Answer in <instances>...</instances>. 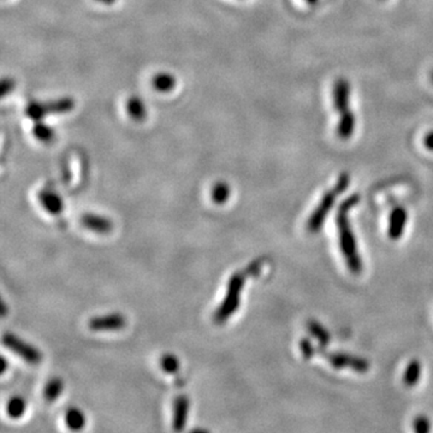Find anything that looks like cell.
I'll return each mask as SVG.
<instances>
[{"label":"cell","mask_w":433,"mask_h":433,"mask_svg":"<svg viewBox=\"0 0 433 433\" xmlns=\"http://www.w3.org/2000/svg\"><path fill=\"white\" fill-rule=\"evenodd\" d=\"M360 202L359 194H353L340 204L336 214V225L338 229V239L342 256L353 275H360L362 272V260L359 254L355 235L353 232L349 213L353 207Z\"/></svg>","instance_id":"1"},{"label":"cell","mask_w":433,"mask_h":433,"mask_svg":"<svg viewBox=\"0 0 433 433\" xmlns=\"http://www.w3.org/2000/svg\"><path fill=\"white\" fill-rule=\"evenodd\" d=\"M265 259H256V261L249 264L246 268L239 271L229 279L226 286V294L221 305L218 306L216 312L213 314V320L216 324H224L230 318L236 313L241 303V294L244 291V283L248 277L259 275L263 268Z\"/></svg>","instance_id":"2"},{"label":"cell","mask_w":433,"mask_h":433,"mask_svg":"<svg viewBox=\"0 0 433 433\" xmlns=\"http://www.w3.org/2000/svg\"><path fill=\"white\" fill-rule=\"evenodd\" d=\"M349 184H350V176L347 172H343L340 174L333 189H330L323 195L319 205L314 209L313 213L311 214L308 221H307V230L311 234H317L323 228L325 219H326V216H329L330 211L333 209L337 197L348 189Z\"/></svg>","instance_id":"3"},{"label":"cell","mask_w":433,"mask_h":433,"mask_svg":"<svg viewBox=\"0 0 433 433\" xmlns=\"http://www.w3.org/2000/svg\"><path fill=\"white\" fill-rule=\"evenodd\" d=\"M3 343L6 348L10 349L16 355L20 356L26 362L31 365H38L43 360V354L34 345H29L26 340H21L20 337L12 333H5L3 336Z\"/></svg>","instance_id":"4"},{"label":"cell","mask_w":433,"mask_h":433,"mask_svg":"<svg viewBox=\"0 0 433 433\" xmlns=\"http://www.w3.org/2000/svg\"><path fill=\"white\" fill-rule=\"evenodd\" d=\"M325 359L336 370H352L358 373H366L370 371V362L367 360L359 356L349 355L345 353L321 352Z\"/></svg>","instance_id":"5"},{"label":"cell","mask_w":433,"mask_h":433,"mask_svg":"<svg viewBox=\"0 0 433 433\" xmlns=\"http://www.w3.org/2000/svg\"><path fill=\"white\" fill-rule=\"evenodd\" d=\"M127 325V319L123 314L110 313L101 317H94L89 320V329L95 333H111L124 329Z\"/></svg>","instance_id":"6"},{"label":"cell","mask_w":433,"mask_h":433,"mask_svg":"<svg viewBox=\"0 0 433 433\" xmlns=\"http://www.w3.org/2000/svg\"><path fill=\"white\" fill-rule=\"evenodd\" d=\"M350 93H352V88H350V83L347 80L338 78L335 82L333 89V108L340 115L350 110L349 108V106H350Z\"/></svg>","instance_id":"7"},{"label":"cell","mask_w":433,"mask_h":433,"mask_svg":"<svg viewBox=\"0 0 433 433\" xmlns=\"http://www.w3.org/2000/svg\"><path fill=\"white\" fill-rule=\"evenodd\" d=\"M407 221H408V213L405 207L397 206L392 209L389 218V228H387V235L391 240H399L400 237L402 236Z\"/></svg>","instance_id":"8"},{"label":"cell","mask_w":433,"mask_h":433,"mask_svg":"<svg viewBox=\"0 0 433 433\" xmlns=\"http://www.w3.org/2000/svg\"><path fill=\"white\" fill-rule=\"evenodd\" d=\"M81 224L90 231L97 232L101 235L113 231V223L111 219H108L104 216H99V214H93V213L83 214L81 216Z\"/></svg>","instance_id":"9"},{"label":"cell","mask_w":433,"mask_h":433,"mask_svg":"<svg viewBox=\"0 0 433 433\" xmlns=\"http://www.w3.org/2000/svg\"><path fill=\"white\" fill-rule=\"evenodd\" d=\"M189 399L182 395L178 396L174 402V417H172V427L174 431H183L187 425L189 415Z\"/></svg>","instance_id":"10"},{"label":"cell","mask_w":433,"mask_h":433,"mask_svg":"<svg viewBox=\"0 0 433 433\" xmlns=\"http://www.w3.org/2000/svg\"><path fill=\"white\" fill-rule=\"evenodd\" d=\"M39 202L45 211L52 216H58L64 209L62 197L53 190H41L39 193Z\"/></svg>","instance_id":"11"},{"label":"cell","mask_w":433,"mask_h":433,"mask_svg":"<svg viewBox=\"0 0 433 433\" xmlns=\"http://www.w3.org/2000/svg\"><path fill=\"white\" fill-rule=\"evenodd\" d=\"M355 125L356 118L350 110L340 113V120L337 124V136L340 140L350 139L354 132H355Z\"/></svg>","instance_id":"12"},{"label":"cell","mask_w":433,"mask_h":433,"mask_svg":"<svg viewBox=\"0 0 433 433\" xmlns=\"http://www.w3.org/2000/svg\"><path fill=\"white\" fill-rule=\"evenodd\" d=\"M45 110L48 115H64L69 113L75 108V100L73 98L63 97L54 100L45 101Z\"/></svg>","instance_id":"13"},{"label":"cell","mask_w":433,"mask_h":433,"mask_svg":"<svg viewBox=\"0 0 433 433\" xmlns=\"http://www.w3.org/2000/svg\"><path fill=\"white\" fill-rule=\"evenodd\" d=\"M152 87L160 93H169L176 87V78L170 73H159L152 78Z\"/></svg>","instance_id":"14"},{"label":"cell","mask_w":433,"mask_h":433,"mask_svg":"<svg viewBox=\"0 0 433 433\" xmlns=\"http://www.w3.org/2000/svg\"><path fill=\"white\" fill-rule=\"evenodd\" d=\"M422 377V364L418 360H412L409 364L407 365L405 373H403V383L408 387H413L418 384Z\"/></svg>","instance_id":"15"},{"label":"cell","mask_w":433,"mask_h":433,"mask_svg":"<svg viewBox=\"0 0 433 433\" xmlns=\"http://www.w3.org/2000/svg\"><path fill=\"white\" fill-rule=\"evenodd\" d=\"M307 330L310 331L311 335L319 342V345L325 348L330 345L331 342V335L329 331L325 329L324 326L315 320H310L307 323Z\"/></svg>","instance_id":"16"},{"label":"cell","mask_w":433,"mask_h":433,"mask_svg":"<svg viewBox=\"0 0 433 433\" xmlns=\"http://www.w3.org/2000/svg\"><path fill=\"white\" fill-rule=\"evenodd\" d=\"M127 110H128L129 116L136 122H141L147 116L146 105L139 97H132L129 99L127 103Z\"/></svg>","instance_id":"17"},{"label":"cell","mask_w":433,"mask_h":433,"mask_svg":"<svg viewBox=\"0 0 433 433\" xmlns=\"http://www.w3.org/2000/svg\"><path fill=\"white\" fill-rule=\"evenodd\" d=\"M33 134H34L35 139L39 140L41 142L48 143L51 141H53L56 137V132L52 127H50L48 124L45 123L43 120H38L34 122V127H33Z\"/></svg>","instance_id":"18"},{"label":"cell","mask_w":433,"mask_h":433,"mask_svg":"<svg viewBox=\"0 0 433 433\" xmlns=\"http://www.w3.org/2000/svg\"><path fill=\"white\" fill-rule=\"evenodd\" d=\"M66 424L70 429L78 431L85 425V414L78 408H71L66 414Z\"/></svg>","instance_id":"19"},{"label":"cell","mask_w":433,"mask_h":433,"mask_svg":"<svg viewBox=\"0 0 433 433\" xmlns=\"http://www.w3.org/2000/svg\"><path fill=\"white\" fill-rule=\"evenodd\" d=\"M63 389H64V384H63L62 379H51L50 382L46 384L45 390H43V397L47 401L52 402L54 400L58 399L59 396L62 395Z\"/></svg>","instance_id":"20"},{"label":"cell","mask_w":433,"mask_h":433,"mask_svg":"<svg viewBox=\"0 0 433 433\" xmlns=\"http://www.w3.org/2000/svg\"><path fill=\"white\" fill-rule=\"evenodd\" d=\"M26 116L28 118H31L34 122L38 120H45V117H47L46 110H45V105L43 101H31L29 104L26 106Z\"/></svg>","instance_id":"21"},{"label":"cell","mask_w":433,"mask_h":433,"mask_svg":"<svg viewBox=\"0 0 433 433\" xmlns=\"http://www.w3.org/2000/svg\"><path fill=\"white\" fill-rule=\"evenodd\" d=\"M230 194H231V190H230L229 184L225 182H218L213 187L211 197H212V200L216 202V205H223L228 202Z\"/></svg>","instance_id":"22"},{"label":"cell","mask_w":433,"mask_h":433,"mask_svg":"<svg viewBox=\"0 0 433 433\" xmlns=\"http://www.w3.org/2000/svg\"><path fill=\"white\" fill-rule=\"evenodd\" d=\"M6 412L8 415L12 419H19L24 415L26 412V402L21 397H14L10 400L6 406Z\"/></svg>","instance_id":"23"},{"label":"cell","mask_w":433,"mask_h":433,"mask_svg":"<svg viewBox=\"0 0 433 433\" xmlns=\"http://www.w3.org/2000/svg\"><path fill=\"white\" fill-rule=\"evenodd\" d=\"M160 368L169 375L176 373L179 370V360L172 354H167L160 359Z\"/></svg>","instance_id":"24"},{"label":"cell","mask_w":433,"mask_h":433,"mask_svg":"<svg viewBox=\"0 0 433 433\" xmlns=\"http://www.w3.org/2000/svg\"><path fill=\"white\" fill-rule=\"evenodd\" d=\"M300 350H301L302 355H303V359L305 360L312 359L314 354H315V349H314L313 345L307 338L300 340Z\"/></svg>","instance_id":"25"},{"label":"cell","mask_w":433,"mask_h":433,"mask_svg":"<svg viewBox=\"0 0 433 433\" xmlns=\"http://www.w3.org/2000/svg\"><path fill=\"white\" fill-rule=\"evenodd\" d=\"M413 429L415 432L427 433L431 429V424L426 417H418L413 422Z\"/></svg>","instance_id":"26"},{"label":"cell","mask_w":433,"mask_h":433,"mask_svg":"<svg viewBox=\"0 0 433 433\" xmlns=\"http://www.w3.org/2000/svg\"><path fill=\"white\" fill-rule=\"evenodd\" d=\"M14 89H15V82H14V80L12 78H3L1 87H0L1 97H6L9 93H11Z\"/></svg>","instance_id":"27"},{"label":"cell","mask_w":433,"mask_h":433,"mask_svg":"<svg viewBox=\"0 0 433 433\" xmlns=\"http://www.w3.org/2000/svg\"><path fill=\"white\" fill-rule=\"evenodd\" d=\"M424 146H425L429 151L433 152V130L426 134L424 137Z\"/></svg>","instance_id":"28"},{"label":"cell","mask_w":433,"mask_h":433,"mask_svg":"<svg viewBox=\"0 0 433 433\" xmlns=\"http://www.w3.org/2000/svg\"><path fill=\"white\" fill-rule=\"evenodd\" d=\"M97 1L104 5H113L116 3L117 0H97Z\"/></svg>","instance_id":"29"},{"label":"cell","mask_w":433,"mask_h":433,"mask_svg":"<svg viewBox=\"0 0 433 433\" xmlns=\"http://www.w3.org/2000/svg\"><path fill=\"white\" fill-rule=\"evenodd\" d=\"M1 365H3V367H1V373H4V372L6 371V368H8V362H6L5 358L1 359Z\"/></svg>","instance_id":"30"},{"label":"cell","mask_w":433,"mask_h":433,"mask_svg":"<svg viewBox=\"0 0 433 433\" xmlns=\"http://www.w3.org/2000/svg\"><path fill=\"white\" fill-rule=\"evenodd\" d=\"M305 1L308 5H315L317 4L318 1H319V0H305Z\"/></svg>","instance_id":"31"},{"label":"cell","mask_w":433,"mask_h":433,"mask_svg":"<svg viewBox=\"0 0 433 433\" xmlns=\"http://www.w3.org/2000/svg\"><path fill=\"white\" fill-rule=\"evenodd\" d=\"M429 78H431V82L433 83V70L431 71V74H429Z\"/></svg>","instance_id":"32"}]
</instances>
